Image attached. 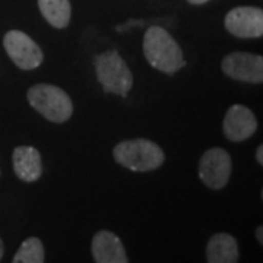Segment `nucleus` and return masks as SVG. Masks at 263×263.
<instances>
[{
    "label": "nucleus",
    "instance_id": "nucleus-1",
    "mask_svg": "<svg viewBox=\"0 0 263 263\" xmlns=\"http://www.w3.org/2000/svg\"><path fill=\"white\" fill-rule=\"evenodd\" d=\"M143 54L152 67L167 75L177 73L186 65L183 51L176 40L167 29L158 25L151 27L145 32Z\"/></svg>",
    "mask_w": 263,
    "mask_h": 263
},
{
    "label": "nucleus",
    "instance_id": "nucleus-2",
    "mask_svg": "<svg viewBox=\"0 0 263 263\" xmlns=\"http://www.w3.org/2000/svg\"><path fill=\"white\" fill-rule=\"evenodd\" d=\"M114 160L132 171H152L164 164V151L148 139H132L117 143L113 149Z\"/></svg>",
    "mask_w": 263,
    "mask_h": 263
},
{
    "label": "nucleus",
    "instance_id": "nucleus-3",
    "mask_svg": "<svg viewBox=\"0 0 263 263\" xmlns=\"http://www.w3.org/2000/svg\"><path fill=\"white\" fill-rule=\"evenodd\" d=\"M31 107L54 123H65L73 113V104L62 88L50 84L31 86L27 94Z\"/></svg>",
    "mask_w": 263,
    "mask_h": 263
},
{
    "label": "nucleus",
    "instance_id": "nucleus-4",
    "mask_svg": "<svg viewBox=\"0 0 263 263\" xmlns=\"http://www.w3.org/2000/svg\"><path fill=\"white\" fill-rule=\"evenodd\" d=\"M94 66L97 78L105 92L120 97L129 94L133 86V76L119 51L110 50L95 56Z\"/></svg>",
    "mask_w": 263,
    "mask_h": 263
},
{
    "label": "nucleus",
    "instance_id": "nucleus-5",
    "mask_svg": "<svg viewBox=\"0 0 263 263\" xmlns=\"http://www.w3.org/2000/svg\"><path fill=\"white\" fill-rule=\"evenodd\" d=\"M231 157L222 148L208 149L199 161V177L212 190L226 187L231 177Z\"/></svg>",
    "mask_w": 263,
    "mask_h": 263
},
{
    "label": "nucleus",
    "instance_id": "nucleus-6",
    "mask_svg": "<svg viewBox=\"0 0 263 263\" xmlns=\"http://www.w3.org/2000/svg\"><path fill=\"white\" fill-rule=\"evenodd\" d=\"M3 46L13 63L22 70L37 69L43 63L44 54L32 38L22 31L12 29L3 38Z\"/></svg>",
    "mask_w": 263,
    "mask_h": 263
},
{
    "label": "nucleus",
    "instance_id": "nucleus-7",
    "mask_svg": "<svg viewBox=\"0 0 263 263\" xmlns=\"http://www.w3.org/2000/svg\"><path fill=\"white\" fill-rule=\"evenodd\" d=\"M221 69L227 76L240 82H263V57L259 54L234 51L222 59Z\"/></svg>",
    "mask_w": 263,
    "mask_h": 263
},
{
    "label": "nucleus",
    "instance_id": "nucleus-8",
    "mask_svg": "<svg viewBox=\"0 0 263 263\" xmlns=\"http://www.w3.org/2000/svg\"><path fill=\"white\" fill-rule=\"evenodd\" d=\"M226 28L238 38H260L263 35V10L253 6L231 9L226 16Z\"/></svg>",
    "mask_w": 263,
    "mask_h": 263
},
{
    "label": "nucleus",
    "instance_id": "nucleus-9",
    "mask_svg": "<svg viewBox=\"0 0 263 263\" xmlns=\"http://www.w3.org/2000/svg\"><path fill=\"white\" fill-rule=\"evenodd\" d=\"M222 129L228 141L243 142L253 136L257 129V120L247 107L235 104L227 111Z\"/></svg>",
    "mask_w": 263,
    "mask_h": 263
},
{
    "label": "nucleus",
    "instance_id": "nucleus-10",
    "mask_svg": "<svg viewBox=\"0 0 263 263\" xmlns=\"http://www.w3.org/2000/svg\"><path fill=\"white\" fill-rule=\"evenodd\" d=\"M92 257L97 263H127L122 240L111 231H98L92 238Z\"/></svg>",
    "mask_w": 263,
    "mask_h": 263
},
{
    "label": "nucleus",
    "instance_id": "nucleus-11",
    "mask_svg": "<svg viewBox=\"0 0 263 263\" xmlns=\"http://www.w3.org/2000/svg\"><path fill=\"white\" fill-rule=\"evenodd\" d=\"M13 170L19 179L24 181H37L43 174L41 155L32 146H18L12 155Z\"/></svg>",
    "mask_w": 263,
    "mask_h": 263
},
{
    "label": "nucleus",
    "instance_id": "nucleus-12",
    "mask_svg": "<svg viewBox=\"0 0 263 263\" xmlns=\"http://www.w3.org/2000/svg\"><path fill=\"white\" fill-rule=\"evenodd\" d=\"M206 260L209 263L238 262V246L234 237L227 233L212 235L206 246Z\"/></svg>",
    "mask_w": 263,
    "mask_h": 263
},
{
    "label": "nucleus",
    "instance_id": "nucleus-13",
    "mask_svg": "<svg viewBox=\"0 0 263 263\" xmlns=\"http://www.w3.org/2000/svg\"><path fill=\"white\" fill-rule=\"evenodd\" d=\"M44 19L54 28H66L70 22L72 8L69 0H38Z\"/></svg>",
    "mask_w": 263,
    "mask_h": 263
},
{
    "label": "nucleus",
    "instance_id": "nucleus-14",
    "mask_svg": "<svg viewBox=\"0 0 263 263\" xmlns=\"http://www.w3.org/2000/svg\"><path fill=\"white\" fill-rule=\"evenodd\" d=\"M46 260V252L41 240L37 237L27 238L13 257V263H43Z\"/></svg>",
    "mask_w": 263,
    "mask_h": 263
},
{
    "label": "nucleus",
    "instance_id": "nucleus-15",
    "mask_svg": "<svg viewBox=\"0 0 263 263\" xmlns=\"http://www.w3.org/2000/svg\"><path fill=\"white\" fill-rule=\"evenodd\" d=\"M256 160H257V162H259L260 165H263V146L262 145H259V148H257V151H256Z\"/></svg>",
    "mask_w": 263,
    "mask_h": 263
},
{
    "label": "nucleus",
    "instance_id": "nucleus-16",
    "mask_svg": "<svg viewBox=\"0 0 263 263\" xmlns=\"http://www.w3.org/2000/svg\"><path fill=\"white\" fill-rule=\"evenodd\" d=\"M256 238L259 240V243L262 245L263 243V230H262V227H259L257 230H256Z\"/></svg>",
    "mask_w": 263,
    "mask_h": 263
},
{
    "label": "nucleus",
    "instance_id": "nucleus-17",
    "mask_svg": "<svg viewBox=\"0 0 263 263\" xmlns=\"http://www.w3.org/2000/svg\"><path fill=\"white\" fill-rule=\"evenodd\" d=\"M189 3H192V5H203V3H206L209 0H187Z\"/></svg>",
    "mask_w": 263,
    "mask_h": 263
},
{
    "label": "nucleus",
    "instance_id": "nucleus-18",
    "mask_svg": "<svg viewBox=\"0 0 263 263\" xmlns=\"http://www.w3.org/2000/svg\"><path fill=\"white\" fill-rule=\"evenodd\" d=\"M3 253H5V246H3V241L0 238V260L3 259Z\"/></svg>",
    "mask_w": 263,
    "mask_h": 263
}]
</instances>
